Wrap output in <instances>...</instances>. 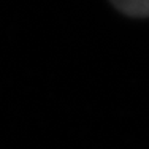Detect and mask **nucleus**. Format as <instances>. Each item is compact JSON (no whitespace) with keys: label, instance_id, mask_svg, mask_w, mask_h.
Listing matches in <instances>:
<instances>
[{"label":"nucleus","instance_id":"obj_1","mask_svg":"<svg viewBox=\"0 0 149 149\" xmlns=\"http://www.w3.org/2000/svg\"><path fill=\"white\" fill-rule=\"evenodd\" d=\"M120 13L132 17H149V0H111Z\"/></svg>","mask_w":149,"mask_h":149}]
</instances>
